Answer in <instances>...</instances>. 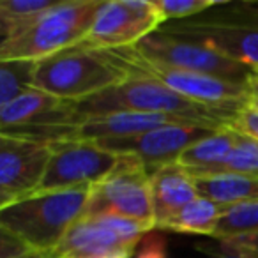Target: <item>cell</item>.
<instances>
[{
    "label": "cell",
    "mask_w": 258,
    "mask_h": 258,
    "mask_svg": "<svg viewBox=\"0 0 258 258\" xmlns=\"http://www.w3.org/2000/svg\"><path fill=\"white\" fill-rule=\"evenodd\" d=\"M92 187L44 191L0 209V228L9 230L30 249L51 253L71 226L83 218Z\"/></svg>",
    "instance_id": "1"
},
{
    "label": "cell",
    "mask_w": 258,
    "mask_h": 258,
    "mask_svg": "<svg viewBox=\"0 0 258 258\" xmlns=\"http://www.w3.org/2000/svg\"><path fill=\"white\" fill-rule=\"evenodd\" d=\"M53 145L0 135V209L37 193Z\"/></svg>",
    "instance_id": "12"
},
{
    "label": "cell",
    "mask_w": 258,
    "mask_h": 258,
    "mask_svg": "<svg viewBox=\"0 0 258 258\" xmlns=\"http://www.w3.org/2000/svg\"><path fill=\"white\" fill-rule=\"evenodd\" d=\"M154 4L158 13L161 15L163 22H166V20H182L205 11V9L219 6L214 0H158Z\"/></svg>",
    "instance_id": "24"
},
{
    "label": "cell",
    "mask_w": 258,
    "mask_h": 258,
    "mask_svg": "<svg viewBox=\"0 0 258 258\" xmlns=\"http://www.w3.org/2000/svg\"><path fill=\"white\" fill-rule=\"evenodd\" d=\"M228 211L226 205L216 204L205 197L195 198L182 211L158 228L170 230L179 233H200V235H212L218 226L219 219Z\"/></svg>",
    "instance_id": "19"
},
{
    "label": "cell",
    "mask_w": 258,
    "mask_h": 258,
    "mask_svg": "<svg viewBox=\"0 0 258 258\" xmlns=\"http://www.w3.org/2000/svg\"><path fill=\"white\" fill-rule=\"evenodd\" d=\"M191 177L200 197L209 198L216 204L232 207L246 202H258V177L237 175V173H211V175Z\"/></svg>",
    "instance_id": "18"
},
{
    "label": "cell",
    "mask_w": 258,
    "mask_h": 258,
    "mask_svg": "<svg viewBox=\"0 0 258 258\" xmlns=\"http://www.w3.org/2000/svg\"><path fill=\"white\" fill-rule=\"evenodd\" d=\"M247 90H249V97H258V68H253V73L247 78Z\"/></svg>",
    "instance_id": "30"
},
{
    "label": "cell",
    "mask_w": 258,
    "mask_h": 258,
    "mask_svg": "<svg viewBox=\"0 0 258 258\" xmlns=\"http://www.w3.org/2000/svg\"><path fill=\"white\" fill-rule=\"evenodd\" d=\"M76 110L82 117H99L120 111H144V113H170L207 122L225 127L232 122L237 110H219V108L198 104L180 94L173 92L161 82L149 76L131 75L125 82L103 90L76 103Z\"/></svg>",
    "instance_id": "3"
},
{
    "label": "cell",
    "mask_w": 258,
    "mask_h": 258,
    "mask_svg": "<svg viewBox=\"0 0 258 258\" xmlns=\"http://www.w3.org/2000/svg\"><path fill=\"white\" fill-rule=\"evenodd\" d=\"M120 216L156 228L151 179L140 159L127 156L110 177L92 187L83 218Z\"/></svg>",
    "instance_id": "7"
},
{
    "label": "cell",
    "mask_w": 258,
    "mask_h": 258,
    "mask_svg": "<svg viewBox=\"0 0 258 258\" xmlns=\"http://www.w3.org/2000/svg\"><path fill=\"white\" fill-rule=\"evenodd\" d=\"M221 127H211L205 124H173L152 129L147 133L125 138H106L97 140L99 147L120 156H133L144 163L145 170L177 163L179 156L195 142L216 133Z\"/></svg>",
    "instance_id": "11"
},
{
    "label": "cell",
    "mask_w": 258,
    "mask_h": 258,
    "mask_svg": "<svg viewBox=\"0 0 258 258\" xmlns=\"http://www.w3.org/2000/svg\"><path fill=\"white\" fill-rule=\"evenodd\" d=\"M228 125H232L233 129H237L240 133L258 140V110L247 106V104H242L237 110V113L233 115L232 122Z\"/></svg>",
    "instance_id": "25"
},
{
    "label": "cell",
    "mask_w": 258,
    "mask_h": 258,
    "mask_svg": "<svg viewBox=\"0 0 258 258\" xmlns=\"http://www.w3.org/2000/svg\"><path fill=\"white\" fill-rule=\"evenodd\" d=\"M104 53L131 75H142L158 80L173 92L198 104L219 108V110H239L249 99V90L246 83H235L211 75L170 68V66L145 58L133 46L104 50Z\"/></svg>",
    "instance_id": "5"
},
{
    "label": "cell",
    "mask_w": 258,
    "mask_h": 258,
    "mask_svg": "<svg viewBox=\"0 0 258 258\" xmlns=\"http://www.w3.org/2000/svg\"><path fill=\"white\" fill-rule=\"evenodd\" d=\"M127 156L99 147L96 142L73 140L53 145L50 165L37 193L94 187L110 177Z\"/></svg>",
    "instance_id": "9"
},
{
    "label": "cell",
    "mask_w": 258,
    "mask_h": 258,
    "mask_svg": "<svg viewBox=\"0 0 258 258\" xmlns=\"http://www.w3.org/2000/svg\"><path fill=\"white\" fill-rule=\"evenodd\" d=\"M152 226L120 216L82 218L71 226L51 258H113L133 254Z\"/></svg>",
    "instance_id": "8"
},
{
    "label": "cell",
    "mask_w": 258,
    "mask_h": 258,
    "mask_svg": "<svg viewBox=\"0 0 258 258\" xmlns=\"http://www.w3.org/2000/svg\"><path fill=\"white\" fill-rule=\"evenodd\" d=\"M29 251L34 249H30L20 237H16L9 230L0 228V258H20Z\"/></svg>",
    "instance_id": "26"
},
{
    "label": "cell",
    "mask_w": 258,
    "mask_h": 258,
    "mask_svg": "<svg viewBox=\"0 0 258 258\" xmlns=\"http://www.w3.org/2000/svg\"><path fill=\"white\" fill-rule=\"evenodd\" d=\"M233 144H235L233 129L226 125L189 145L179 156L177 163L184 166L191 175H209L214 173L228 159L233 151Z\"/></svg>",
    "instance_id": "17"
},
{
    "label": "cell",
    "mask_w": 258,
    "mask_h": 258,
    "mask_svg": "<svg viewBox=\"0 0 258 258\" xmlns=\"http://www.w3.org/2000/svg\"><path fill=\"white\" fill-rule=\"evenodd\" d=\"M256 11H258V4H256Z\"/></svg>",
    "instance_id": "33"
},
{
    "label": "cell",
    "mask_w": 258,
    "mask_h": 258,
    "mask_svg": "<svg viewBox=\"0 0 258 258\" xmlns=\"http://www.w3.org/2000/svg\"><path fill=\"white\" fill-rule=\"evenodd\" d=\"M233 137H235V144H233L232 154L214 173H237V175L258 177V140L240 133L237 129H233Z\"/></svg>",
    "instance_id": "22"
},
{
    "label": "cell",
    "mask_w": 258,
    "mask_h": 258,
    "mask_svg": "<svg viewBox=\"0 0 258 258\" xmlns=\"http://www.w3.org/2000/svg\"><path fill=\"white\" fill-rule=\"evenodd\" d=\"M57 4L58 2H53V0H2L0 2L2 39L8 37L15 29L50 11Z\"/></svg>",
    "instance_id": "21"
},
{
    "label": "cell",
    "mask_w": 258,
    "mask_h": 258,
    "mask_svg": "<svg viewBox=\"0 0 258 258\" xmlns=\"http://www.w3.org/2000/svg\"><path fill=\"white\" fill-rule=\"evenodd\" d=\"M127 78H131V73L111 60L104 50L76 44L37 62L34 89L58 99L80 103Z\"/></svg>",
    "instance_id": "4"
},
{
    "label": "cell",
    "mask_w": 258,
    "mask_h": 258,
    "mask_svg": "<svg viewBox=\"0 0 258 258\" xmlns=\"http://www.w3.org/2000/svg\"><path fill=\"white\" fill-rule=\"evenodd\" d=\"M219 246H221V251L211 253V258H254V256H251L249 253H246V251L226 247V246H223V244H219Z\"/></svg>",
    "instance_id": "29"
},
{
    "label": "cell",
    "mask_w": 258,
    "mask_h": 258,
    "mask_svg": "<svg viewBox=\"0 0 258 258\" xmlns=\"http://www.w3.org/2000/svg\"><path fill=\"white\" fill-rule=\"evenodd\" d=\"M173 124H205L211 127H219L207 122H198L193 118L180 117L170 113H144V111H120V113H108L99 117H89L78 131V140H106V138H125L147 133L152 129ZM226 127V125H225Z\"/></svg>",
    "instance_id": "15"
},
{
    "label": "cell",
    "mask_w": 258,
    "mask_h": 258,
    "mask_svg": "<svg viewBox=\"0 0 258 258\" xmlns=\"http://www.w3.org/2000/svg\"><path fill=\"white\" fill-rule=\"evenodd\" d=\"M103 0H66L15 29L0 44V60H43L80 44L90 32Z\"/></svg>",
    "instance_id": "2"
},
{
    "label": "cell",
    "mask_w": 258,
    "mask_h": 258,
    "mask_svg": "<svg viewBox=\"0 0 258 258\" xmlns=\"http://www.w3.org/2000/svg\"><path fill=\"white\" fill-rule=\"evenodd\" d=\"M36 68V60H0V106L32 89Z\"/></svg>",
    "instance_id": "20"
},
{
    "label": "cell",
    "mask_w": 258,
    "mask_h": 258,
    "mask_svg": "<svg viewBox=\"0 0 258 258\" xmlns=\"http://www.w3.org/2000/svg\"><path fill=\"white\" fill-rule=\"evenodd\" d=\"M163 23L152 0L103 2L90 32L80 46L90 50H117L135 46Z\"/></svg>",
    "instance_id": "10"
},
{
    "label": "cell",
    "mask_w": 258,
    "mask_h": 258,
    "mask_svg": "<svg viewBox=\"0 0 258 258\" xmlns=\"http://www.w3.org/2000/svg\"><path fill=\"white\" fill-rule=\"evenodd\" d=\"M137 258H166V242L161 235H144Z\"/></svg>",
    "instance_id": "28"
},
{
    "label": "cell",
    "mask_w": 258,
    "mask_h": 258,
    "mask_svg": "<svg viewBox=\"0 0 258 258\" xmlns=\"http://www.w3.org/2000/svg\"><path fill=\"white\" fill-rule=\"evenodd\" d=\"M20 258H51L50 253H44V251H29L27 254H23V256Z\"/></svg>",
    "instance_id": "31"
},
{
    "label": "cell",
    "mask_w": 258,
    "mask_h": 258,
    "mask_svg": "<svg viewBox=\"0 0 258 258\" xmlns=\"http://www.w3.org/2000/svg\"><path fill=\"white\" fill-rule=\"evenodd\" d=\"M166 30L198 41L240 64L258 68V29L232 23L205 22L184 23Z\"/></svg>",
    "instance_id": "14"
},
{
    "label": "cell",
    "mask_w": 258,
    "mask_h": 258,
    "mask_svg": "<svg viewBox=\"0 0 258 258\" xmlns=\"http://www.w3.org/2000/svg\"><path fill=\"white\" fill-rule=\"evenodd\" d=\"M251 232H258V202H246L228 207L225 216L219 219L212 237L219 240Z\"/></svg>",
    "instance_id": "23"
},
{
    "label": "cell",
    "mask_w": 258,
    "mask_h": 258,
    "mask_svg": "<svg viewBox=\"0 0 258 258\" xmlns=\"http://www.w3.org/2000/svg\"><path fill=\"white\" fill-rule=\"evenodd\" d=\"M133 48L149 60L235 83H247V78L253 73L249 66L232 60L195 39L163 29L149 34Z\"/></svg>",
    "instance_id": "6"
},
{
    "label": "cell",
    "mask_w": 258,
    "mask_h": 258,
    "mask_svg": "<svg viewBox=\"0 0 258 258\" xmlns=\"http://www.w3.org/2000/svg\"><path fill=\"white\" fill-rule=\"evenodd\" d=\"M113 258H133V254H125V256H113Z\"/></svg>",
    "instance_id": "32"
},
{
    "label": "cell",
    "mask_w": 258,
    "mask_h": 258,
    "mask_svg": "<svg viewBox=\"0 0 258 258\" xmlns=\"http://www.w3.org/2000/svg\"><path fill=\"white\" fill-rule=\"evenodd\" d=\"M219 244H223L226 247H233V249L246 251L251 256L258 258V232L228 237V239H219Z\"/></svg>",
    "instance_id": "27"
},
{
    "label": "cell",
    "mask_w": 258,
    "mask_h": 258,
    "mask_svg": "<svg viewBox=\"0 0 258 258\" xmlns=\"http://www.w3.org/2000/svg\"><path fill=\"white\" fill-rule=\"evenodd\" d=\"M147 173L151 179V200L156 228L200 197L193 177L179 163H170Z\"/></svg>",
    "instance_id": "16"
},
{
    "label": "cell",
    "mask_w": 258,
    "mask_h": 258,
    "mask_svg": "<svg viewBox=\"0 0 258 258\" xmlns=\"http://www.w3.org/2000/svg\"><path fill=\"white\" fill-rule=\"evenodd\" d=\"M87 118L76 110V103L58 99L39 89H29L6 106H0V125H80Z\"/></svg>",
    "instance_id": "13"
}]
</instances>
